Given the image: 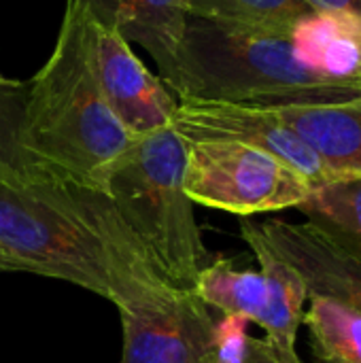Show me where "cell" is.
<instances>
[{"instance_id": "obj_1", "label": "cell", "mask_w": 361, "mask_h": 363, "mask_svg": "<svg viewBox=\"0 0 361 363\" xmlns=\"http://www.w3.org/2000/svg\"><path fill=\"white\" fill-rule=\"evenodd\" d=\"M160 74L181 102L279 108L361 98V85L330 81L300 60L294 26L264 28L187 17L183 36Z\"/></svg>"}, {"instance_id": "obj_2", "label": "cell", "mask_w": 361, "mask_h": 363, "mask_svg": "<svg viewBox=\"0 0 361 363\" xmlns=\"http://www.w3.org/2000/svg\"><path fill=\"white\" fill-rule=\"evenodd\" d=\"M26 143L57 179L102 189L134 136L109 108L94 64V19L66 0L55 47L28 83Z\"/></svg>"}, {"instance_id": "obj_3", "label": "cell", "mask_w": 361, "mask_h": 363, "mask_svg": "<svg viewBox=\"0 0 361 363\" xmlns=\"http://www.w3.org/2000/svg\"><path fill=\"white\" fill-rule=\"evenodd\" d=\"M187 143L174 128L134 138L109 170L100 191L145 245L162 277L179 291H194L211 253L183 189Z\"/></svg>"}, {"instance_id": "obj_4", "label": "cell", "mask_w": 361, "mask_h": 363, "mask_svg": "<svg viewBox=\"0 0 361 363\" xmlns=\"http://www.w3.org/2000/svg\"><path fill=\"white\" fill-rule=\"evenodd\" d=\"M0 251L15 272L60 279L111 302L100 238L77 208L64 179L0 183Z\"/></svg>"}, {"instance_id": "obj_5", "label": "cell", "mask_w": 361, "mask_h": 363, "mask_svg": "<svg viewBox=\"0 0 361 363\" xmlns=\"http://www.w3.org/2000/svg\"><path fill=\"white\" fill-rule=\"evenodd\" d=\"M240 236L260 262V270H238L230 259L217 257L198 274L194 294L209 308L257 323L281 355L300 359L296 336L309 289L302 277L268 245L257 223L243 221Z\"/></svg>"}, {"instance_id": "obj_6", "label": "cell", "mask_w": 361, "mask_h": 363, "mask_svg": "<svg viewBox=\"0 0 361 363\" xmlns=\"http://www.w3.org/2000/svg\"><path fill=\"white\" fill-rule=\"evenodd\" d=\"M183 189L196 204L249 217L298 208L311 183L262 149L234 140H191Z\"/></svg>"}, {"instance_id": "obj_7", "label": "cell", "mask_w": 361, "mask_h": 363, "mask_svg": "<svg viewBox=\"0 0 361 363\" xmlns=\"http://www.w3.org/2000/svg\"><path fill=\"white\" fill-rule=\"evenodd\" d=\"M121 363H221L223 334L194 291H170L119 308Z\"/></svg>"}, {"instance_id": "obj_8", "label": "cell", "mask_w": 361, "mask_h": 363, "mask_svg": "<svg viewBox=\"0 0 361 363\" xmlns=\"http://www.w3.org/2000/svg\"><path fill=\"white\" fill-rule=\"evenodd\" d=\"M174 132L191 140H234L262 149L300 172L311 187L334 179L309 145L270 108L230 102H179Z\"/></svg>"}, {"instance_id": "obj_9", "label": "cell", "mask_w": 361, "mask_h": 363, "mask_svg": "<svg viewBox=\"0 0 361 363\" xmlns=\"http://www.w3.org/2000/svg\"><path fill=\"white\" fill-rule=\"evenodd\" d=\"M94 64L109 108L134 138L172 125L179 102L172 100L166 83L147 70L130 43L96 21Z\"/></svg>"}, {"instance_id": "obj_10", "label": "cell", "mask_w": 361, "mask_h": 363, "mask_svg": "<svg viewBox=\"0 0 361 363\" xmlns=\"http://www.w3.org/2000/svg\"><path fill=\"white\" fill-rule=\"evenodd\" d=\"M268 245L302 277L309 296L361 313V259L311 223L268 219L257 223Z\"/></svg>"}, {"instance_id": "obj_11", "label": "cell", "mask_w": 361, "mask_h": 363, "mask_svg": "<svg viewBox=\"0 0 361 363\" xmlns=\"http://www.w3.org/2000/svg\"><path fill=\"white\" fill-rule=\"evenodd\" d=\"M270 111L309 145L334 177H361V98Z\"/></svg>"}, {"instance_id": "obj_12", "label": "cell", "mask_w": 361, "mask_h": 363, "mask_svg": "<svg viewBox=\"0 0 361 363\" xmlns=\"http://www.w3.org/2000/svg\"><path fill=\"white\" fill-rule=\"evenodd\" d=\"M91 19L140 45L162 68L177 49L185 23V0H81Z\"/></svg>"}, {"instance_id": "obj_13", "label": "cell", "mask_w": 361, "mask_h": 363, "mask_svg": "<svg viewBox=\"0 0 361 363\" xmlns=\"http://www.w3.org/2000/svg\"><path fill=\"white\" fill-rule=\"evenodd\" d=\"M294 36L311 70L336 83L361 85V21L317 11L294 26Z\"/></svg>"}, {"instance_id": "obj_14", "label": "cell", "mask_w": 361, "mask_h": 363, "mask_svg": "<svg viewBox=\"0 0 361 363\" xmlns=\"http://www.w3.org/2000/svg\"><path fill=\"white\" fill-rule=\"evenodd\" d=\"M298 211L306 223L361 259V177H334L313 185Z\"/></svg>"}, {"instance_id": "obj_15", "label": "cell", "mask_w": 361, "mask_h": 363, "mask_svg": "<svg viewBox=\"0 0 361 363\" xmlns=\"http://www.w3.org/2000/svg\"><path fill=\"white\" fill-rule=\"evenodd\" d=\"M26 100L28 83L0 72V183L32 185L57 179L28 149Z\"/></svg>"}, {"instance_id": "obj_16", "label": "cell", "mask_w": 361, "mask_h": 363, "mask_svg": "<svg viewBox=\"0 0 361 363\" xmlns=\"http://www.w3.org/2000/svg\"><path fill=\"white\" fill-rule=\"evenodd\" d=\"M302 323L309 328L311 351L317 363H361V313L309 296Z\"/></svg>"}, {"instance_id": "obj_17", "label": "cell", "mask_w": 361, "mask_h": 363, "mask_svg": "<svg viewBox=\"0 0 361 363\" xmlns=\"http://www.w3.org/2000/svg\"><path fill=\"white\" fill-rule=\"evenodd\" d=\"M189 17L243 26L291 28L317 13L306 0H185Z\"/></svg>"}, {"instance_id": "obj_18", "label": "cell", "mask_w": 361, "mask_h": 363, "mask_svg": "<svg viewBox=\"0 0 361 363\" xmlns=\"http://www.w3.org/2000/svg\"><path fill=\"white\" fill-rule=\"evenodd\" d=\"M221 363H302L281 355L266 338H251L236 332L234 338L223 336V357Z\"/></svg>"}, {"instance_id": "obj_19", "label": "cell", "mask_w": 361, "mask_h": 363, "mask_svg": "<svg viewBox=\"0 0 361 363\" xmlns=\"http://www.w3.org/2000/svg\"><path fill=\"white\" fill-rule=\"evenodd\" d=\"M306 2L321 13L345 15L361 21V0H306Z\"/></svg>"}, {"instance_id": "obj_20", "label": "cell", "mask_w": 361, "mask_h": 363, "mask_svg": "<svg viewBox=\"0 0 361 363\" xmlns=\"http://www.w3.org/2000/svg\"><path fill=\"white\" fill-rule=\"evenodd\" d=\"M0 272H15V266L6 259V255L0 251Z\"/></svg>"}]
</instances>
